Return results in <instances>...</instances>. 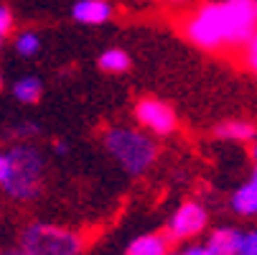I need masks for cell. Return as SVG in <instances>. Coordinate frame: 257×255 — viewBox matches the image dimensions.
Returning <instances> with one entry per match:
<instances>
[{
	"mask_svg": "<svg viewBox=\"0 0 257 255\" xmlns=\"http://www.w3.org/2000/svg\"><path fill=\"white\" fill-rule=\"evenodd\" d=\"M257 28L254 0H224L204 3L183 21L186 39L204 51H222L244 46Z\"/></svg>",
	"mask_w": 257,
	"mask_h": 255,
	"instance_id": "obj_1",
	"label": "cell"
},
{
	"mask_svg": "<svg viewBox=\"0 0 257 255\" xmlns=\"http://www.w3.org/2000/svg\"><path fill=\"white\" fill-rule=\"evenodd\" d=\"M11 158V176L0 189L13 202H33L44 192L46 156L36 143H16L6 151Z\"/></svg>",
	"mask_w": 257,
	"mask_h": 255,
	"instance_id": "obj_2",
	"label": "cell"
},
{
	"mask_svg": "<svg viewBox=\"0 0 257 255\" xmlns=\"http://www.w3.org/2000/svg\"><path fill=\"white\" fill-rule=\"evenodd\" d=\"M102 145L104 151L117 161V166L130 174V176H140L145 174L153 161H156V143L153 138L140 130V128H127V125H112L107 128L102 135Z\"/></svg>",
	"mask_w": 257,
	"mask_h": 255,
	"instance_id": "obj_3",
	"label": "cell"
},
{
	"mask_svg": "<svg viewBox=\"0 0 257 255\" xmlns=\"http://www.w3.org/2000/svg\"><path fill=\"white\" fill-rule=\"evenodd\" d=\"M18 250L23 255H82L84 240L79 232L61 225L31 222L21 232Z\"/></svg>",
	"mask_w": 257,
	"mask_h": 255,
	"instance_id": "obj_4",
	"label": "cell"
},
{
	"mask_svg": "<svg viewBox=\"0 0 257 255\" xmlns=\"http://www.w3.org/2000/svg\"><path fill=\"white\" fill-rule=\"evenodd\" d=\"M135 120L140 130H151L153 135H171L178 125L173 107L156 97H143L135 105Z\"/></svg>",
	"mask_w": 257,
	"mask_h": 255,
	"instance_id": "obj_5",
	"label": "cell"
},
{
	"mask_svg": "<svg viewBox=\"0 0 257 255\" xmlns=\"http://www.w3.org/2000/svg\"><path fill=\"white\" fill-rule=\"evenodd\" d=\"M209 225V214L204 209V204L199 202H183L166 225V237L171 240H191L196 235H201Z\"/></svg>",
	"mask_w": 257,
	"mask_h": 255,
	"instance_id": "obj_6",
	"label": "cell"
},
{
	"mask_svg": "<svg viewBox=\"0 0 257 255\" xmlns=\"http://www.w3.org/2000/svg\"><path fill=\"white\" fill-rule=\"evenodd\" d=\"M71 18L82 26H102L112 18L109 0H77L71 6Z\"/></svg>",
	"mask_w": 257,
	"mask_h": 255,
	"instance_id": "obj_7",
	"label": "cell"
},
{
	"mask_svg": "<svg viewBox=\"0 0 257 255\" xmlns=\"http://www.w3.org/2000/svg\"><path fill=\"white\" fill-rule=\"evenodd\" d=\"M214 135L219 140H234V143H252L257 135V128L247 120H224L214 128Z\"/></svg>",
	"mask_w": 257,
	"mask_h": 255,
	"instance_id": "obj_8",
	"label": "cell"
},
{
	"mask_svg": "<svg viewBox=\"0 0 257 255\" xmlns=\"http://www.w3.org/2000/svg\"><path fill=\"white\" fill-rule=\"evenodd\" d=\"M239 237H242V232L234 230V227H216V230H211L206 245H209L216 255H237V250H239Z\"/></svg>",
	"mask_w": 257,
	"mask_h": 255,
	"instance_id": "obj_9",
	"label": "cell"
},
{
	"mask_svg": "<svg viewBox=\"0 0 257 255\" xmlns=\"http://www.w3.org/2000/svg\"><path fill=\"white\" fill-rule=\"evenodd\" d=\"M168 252V237L158 232L140 235L127 245V255H166Z\"/></svg>",
	"mask_w": 257,
	"mask_h": 255,
	"instance_id": "obj_10",
	"label": "cell"
},
{
	"mask_svg": "<svg viewBox=\"0 0 257 255\" xmlns=\"http://www.w3.org/2000/svg\"><path fill=\"white\" fill-rule=\"evenodd\" d=\"M232 209L239 217H257V187L252 184V181L242 184L232 194Z\"/></svg>",
	"mask_w": 257,
	"mask_h": 255,
	"instance_id": "obj_11",
	"label": "cell"
},
{
	"mask_svg": "<svg viewBox=\"0 0 257 255\" xmlns=\"http://www.w3.org/2000/svg\"><path fill=\"white\" fill-rule=\"evenodd\" d=\"M41 92H44V84L39 77H21L16 84H13V97L23 105H33L41 100Z\"/></svg>",
	"mask_w": 257,
	"mask_h": 255,
	"instance_id": "obj_12",
	"label": "cell"
},
{
	"mask_svg": "<svg viewBox=\"0 0 257 255\" xmlns=\"http://www.w3.org/2000/svg\"><path fill=\"white\" fill-rule=\"evenodd\" d=\"M99 69L102 71H109V74H122V71H127L130 69V56H127V51H122V49H107V51H102L99 54Z\"/></svg>",
	"mask_w": 257,
	"mask_h": 255,
	"instance_id": "obj_13",
	"label": "cell"
},
{
	"mask_svg": "<svg viewBox=\"0 0 257 255\" xmlns=\"http://www.w3.org/2000/svg\"><path fill=\"white\" fill-rule=\"evenodd\" d=\"M13 46H16V51L21 56L31 59V56H36V54L41 51V39H39V33H36V31H23V33L16 36Z\"/></svg>",
	"mask_w": 257,
	"mask_h": 255,
	"instance_id": "obj_14",
	"label": "cell"
},
{
	"mask_svg": "<svg viewBox=\"0 0 257 255\" xmlns=\"http://www.w3.org/2000/svg\"><path fill=\"white\" fill-rule=\"evenodd\" d=\"M39 133L41 130L36 123H21V125L11 128V138H16V143H33V138Z\"/></svg>",
	"mask_w": 257,
	"mask_h": 255,
	"instance_id": "obj_15",
	"label": "cell"
},
{
	"mask_svg": "<svg viewBox=\"0 0 257 255\" xmlns=\"http://www.w3.org/2000/svg\"><path fill=\"white\" fill-rule=\"evenodd\" d=\"M244 61H247V66L257 74V28L252 31V36L244 41Z\"/></svg>",
	"mask_w": 257,
	"mask_h": 255,
	"instance_id": "obj_16",
	"label": "cell"
},
{
	"mask_svg": "<svg viewBox=\"0 0 257 255\" xmlns=\"http://www.w3.org/2000/svg\"><path fill=\"white\" fill-rule=\"evenodd\" d=\"M237 255H257V230L242 232V237H239V250H237Z\"/></svg>",
	"mask_w": 257,
	"mask_h": 255,
	"instance_id": "obj_17",
	"label": "cell"
},
{
	"mask_svg": "<svg viewBox=\"0 0 257 255\" xmlns=\"http://www.w3.org/2000/svg\"><path fill=\"white\" fill-rule=\"evenodd\" d=\"M11 31H13V13H11V8L0 6V41H3Z\"/></svg>",
	"mask_w": 257,
	"mask_h": 255,
	"instance_id": "obj_18",
	"label": "cell"
},
{
	"mask_svg": "<svg viewBox=\"0 0 257 255\" xmlns=\"http://www.w3.org/2000/svg\"><path fill=\"white\" fill-rule=\"evenodd\" d=\"M8 176H11V158L6 151H0V187L8 181Z\"/></svg>",
	"mask_w": 257,
	"mask_h": 255,
	"instance_id": "obj_19",
	"label": "cell"
},
{
	"mask_svg": "<svg viewBox=\"0 0 257 255\" xmlns=\"http://www.w3.org/2000/svg\"><path fill=\"white\" fill-rule=\"evenodd\" d=\"M181 255H216V252H214L209 245H189Z\"/></svg>",
	"mask_w": 257,
	"mask_h": 255,
	"instance_id": "obj_20",
	"label": "cell"
},
{
	"mask_svg": "<svg viewBox=\"0 0 257 255\" xmlns=\"http://www.w3.org/2000/svg\"><path fill=\"white\" fill-rule=\"evenodd\" d=\"M54 153H56V156H66V153H69V143L56 140V143H54Z\"/></svg>",
	"mask_w": 257,
	"mask_h": 255,
	"instance_id": "obj_21",
	"label": "cell"
},
{
	"mask_svg": "<svg viewBox=\"0 0 257 255\" xmlns=\"http://www.w3.org/2000/svg\"><path fill=\"white\" fill-rule=\"evenodd\" d=\"M249 153H252V161L257 163V135H254V140H252V151H249Z\"/></svg>",
	"mask_w": 257,
	"mask_h": 255,
	"instance_id": "obj_22",
	"label": "cell"
},
{
	"mask_svg": "<svg viewBox=\"0 0 257 255\" xmlns=\"http://www.w3.org/2000/svg\"><path fill=\"white\" fill-rule=\"evenodd\" d=\"M249 181H252V184L257 187V163H254V168H252V179H249Z\"/></svg>",
	"mask_w": 257,
	"mask_h": 255,
	"instance_id": "obj_23",
	"label": "cell"
},
{
	"mask_svg": "<svg viewBox=\"0 0 257 255\" xmlns=\"http://www.w3.org/2000/svg\"><path fill=\"white\" fill-rule=\"evenodd\" d=\"M0 255H23V252H21V250H3Z\"/></svg>",
	"mask_w": 257,
	"mask_h": 255,
	"instance_id": "obj_24",
	"label": "cell"
},
{
	"mask_svg": "<svg viewBox=\"0 0 257 255\" xmlns=\"http://www.w3.org/2000/svg\"><path fill=\"white\" fill-rule=\"evenodd\" d=\"M168 3H189V0H168Z\"/></svg>",
	"mask_w": 257,
	"mask_h": 255,
	"instance_id": "obj_25",
	"label": "cell"
},
{
	"mask_svg": "<svg viewBox=\"0 0 257 255\" xmlns=\"http://www.w3.org/2000/svg\"><path fill=\"white\" fill-rule=\"evenodd\" d=\"M166 255H181V252H166Z\"/></svg>",
	"mask_w": 257,
	"mask_h": 255,
	"instance_id": "obj_26",
	"label": "cell"
},
{
	"mask_svg": "<svg viewBox=\"0 0 257 255\" xmlns=\"http://www.w3.org/2000/svg\"><path fill=\"white\" fill-rule=\"evenodd\" d=\"M0 220H3V209H0Z\"/></svg>",
	"mask_w": 257,
	"mask_h": 255,
	"instance_id": "obj_27",
	"label": "cell"
},
{
	"mask_svg": "<svg viewBox=\"0 0 257 255\" xmlns=\"http://www.w3.org/2000/svg\"><path fill=\"white\" fill-rule=\"evenodd\" d=\"M0 87H3V77H0Z\"/></svg>",
	"mask_w": 257,
	"mask_h": 255,
	"instance_id": "obj_28",
	"label": "cell"
},
{
	"mask_svg": "<svg viewBox=\"0 0 257 255\" xmlns=\"http://www.w3.org/2000/svg\"><path fill=\"white\" fill-rule=\"evenodd\" d=\"M254 11H257V0H254Z\"/></svg>",
	"mask_w": 257,
	"mask_h": 255,
	"instance_id": "obj_29",
	"label": "cell"
}]
</instances>
